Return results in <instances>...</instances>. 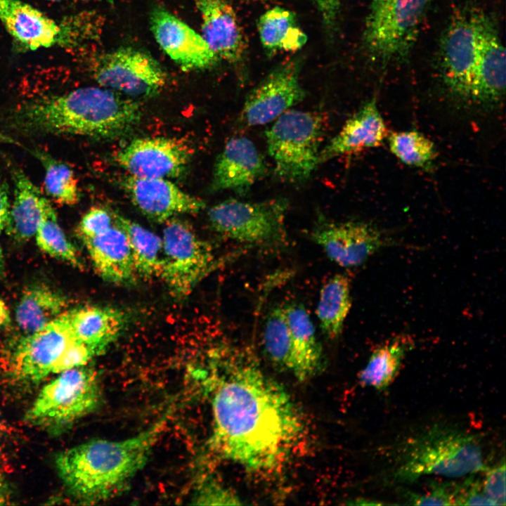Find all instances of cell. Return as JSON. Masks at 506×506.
<instances>
[{
	"instance_id": "obj_1",
	"label": "cell",
	"mask_w": 506,
	"mask_h": 506,
	"mask_svg": "<svg viewBox=\"0 0 506 506\" xmlns=\"http://www.w3.org/2000/svg\"><path fill=\"white\" fill-rule=\"evenodd\" d=\"M209 388V453L253 472L280 465L303 429L287 390L242 356L228 359L216 369Z\"/></svg>"
},
{
	"instance_id": "obj_2",
	"label": "cell",
	"mask_w": 506,
	"mask_h": 506,
	"mask_svg": "<svg viewBox=\"0 0 506 506\" xmlns=\"http://www.w3.org/2000/svg\"><path fill=\"white\" fill-rule=\"evenodd\" d=\"M141 115V104L131 98L104 87H83L14 107L3 117L2 125L22 134L112 138L132 129Z\"/></svg>"
},
{
	"instance_id": "obj_3",
	"label": "cell",
	"mask_w": 506,
	"mask_h": 506,
	"mask_svg": "<svg viewBox=\"0 0 506 506\" xmlns=\"http://www.w3.org/2000/svg\"><path fill=\"white\" fill-rule=\"evenodd\" d=\"M174 410L172 405L155 422L132 437L93 439L58 453L56 467L67 491L88 504L121 492L145 466Z\"/></svg>"
},
{
	"instance_id": "obj_4",
	"label": "cell",
	"mask_w": 506,
	"mask_h": 506,
	"mask_svg": "<svg viewBox=\"0 0 506 506\" xmlns=\"http://www.w3.org/2000/svg\"><path fill=\"white\" fill-rule=\"evenodd\" d=\"M487 468L476 436L434 425L405 444L394 476L399 481L430 474L459 478L484 472Z\"/></svg>"
},
{
	"instance_id": "obj_5",
	"label": "cell",
	"mask_w": 506,
	"mask_h": 506,
	"mask_svg": "<svg viewBox=\"0 0 506 506\" xmlns=\"http://www.w3.org/2000/svg\"><path fill=\"white\" fill-rule=\"evenodd\" d=\"M96 371L87 365L60 372L40 390L25 415L30 424L61 432L92 413L101 404Z\"/></svg>"
},
{
	"instance_id": "obj_6",
	"label": "cell",
	"mask_w": 506,
	"mask_h": 506,
	"mask_svg": "<svg viewBox=\"0 0 506 506\" xmlns=\"http://www.w3.org/2000/svg\"><path fill=\"white\" fill-rule=\"evenodd\" d=\"M0 21L24 49L35 51L55 45L75 46L100 36L102 17L83 12L58 24L41 11L20 0H0Z\"/></svg>"
},
{
	"instance_id": "obj_7",
	"label": "cell",
	"mask_w": 506,
	"mask_h": 506,
	"mask_svg": "<svg viewBox=\"0 0 506 506\" xmlns=\"http://www.w3.org/2000/svg\"><path fill=\"white\" fill-rule=\"evenodd\" d=\"M323 124L309 111L290 109L266 131L267 149L277 176L289 183L307 180L318 164Z\"/></svg>"
},
{
	"instance_id": "obj_8",
	"label": "cell",
	"mask_w": 506,
	"mask_h": 506,
	"mask_svg": "<svg viewBox=\"0 0 506 506\" xmlns=\"http://www.w3.org/2000/svg\"><path fill=\"white\" fill-rule=\"evenodd\" d=\"M431 0H371L363 32L370 58L387 63L403 58L415 44Z\"/></svg>"
},
{
	"instance_id": "obj_9",
	"label": "cell",
	"mask_w": 506,
	"mask_h": 506,
	"mask_svg": "<svg viewBox=\"0 0 506 506\" xmlns=\"http://www.w3.org/2000/svg\"><path fill=\"white\" fill-rule=\"evenodd\" d=\"M285 198L262 202L225 200L208 211L211 227L233 240L251 245H276L286 238L285 221L288 209Z\"/></svg>"
},
{
	"instance_id": "obj_10",
	"label": "cell",
	"mask_w": 506,
	"mask_h": 506,
	"mask_svg": "<svg viewBox=\"0 0 506 506\" xmlns=\"http://www.w3.org/2000/svg\"><path fill=\"white\" fill-rule=\"evenodd\" d=\"M165 223L159 277L174 297L183 298L214 268L215 256L186 222L174 217Z\"/></svg>"
},
{
	"instance_id": "obj_11",
	"label": "cell",
	"mask_w": 506,
	"mask_h": 506,
	"mask_svg": "<svg viewBox=\"0 0 506 506\" xmlns=\"http://www.w3.org/2000/svg\"><path fill=\"white\" fill-rule=\"evenodd\" d=\"M72 339L66 310L41 330L22 335L9 346L3 357L6 377L22 386L57 375L60 360Z\"/></svg>"
},
{
	"instance_id": "obj_12",
	"label": "cell",
	"mask_w": 506,
	"mask_h": 506,
	"mask_svg": "<svg viewBox=\"0 0 506 506\" xmlns=\"http://www.w3.org/2000/svg\"><path fill=\"white\" fill-rule=\"evenodd\" d=\"M486 17L476 8H464L452 17L441 38L440 60L443 82L453 94L464 100H469Z\"/></svg>"
},
{
	"instance_id": "obj_13",
	"label": "cell",
	"mask_w": 506,
	"mask_h": 506,
	"mask_svg": "<svg viewBox=\"0 0 506 506\" xmlns=\"http://www.w3.org/2000/svg\"><path fill=\"white\" fill-rule=\"evenodd\" d=\"M92 74L102 86L135 98L159 93L167 76L150 55L131 47H122L98 56Z\"/></svg>"
},
{
	"instance_id": "obj_14",
	"label": "cell",
	"mask_w": 506,
	"mask_h": 506,
	"mask_svg": "<svg viewBox=\"0 0 506 506\" xmlns=\"http://www.w3.org/2000/svg\"><path fill=\"white\" fill-rule=\"evenodd\" d=\"M301 65L299 58L280 63L247 93L242 110L247 126L273 122L304 99L306 93L300 82Z\"/></svg>"
},
{
	"instance_id": "obj_15",
	"label": "cell",
	"mask_w": 506,
	"mask_h": 506,
	"mask_svg": "<svg viewBox=\"0 0 506 506\" xmlns=\"http://www.w3.org/2000/svg\"><path fill=\"white\" fill-rule=\"evenodd\" d=\"M190 157L188 147L174 138H138L116 155L118 164L130 176L138 178H174L185 170Z\"/></svg>"
},
{
	"instance_id": "obj_16",
	"label": "cell",
	"mask_w": 506,
	"mask_h": 506,
	"mask_svg": "<svg viewBox=\"0 0 506 506\" xmlns=\"http://www.w3.org/2000/svg\"><path fill=\"white\" fill-rule=\"evenodd\" d=\"M152 33L161 48L183 70H202L219 60L202 36L161 6L150 14Z\"/></svg>"
},
{
	"instance_id": "obj_17",
	"label": "cell",
	"mask_w": 506,
	"mask_h": 506,
	"mask_svg": "<svg viewBox=\"0 0 506 506\" xmlns=\"http://www.w3.org/2000/svg\"><path fill=\"white\" fill-rule=\"evenodd\" d=\"M311 238L342 267L361 265L383 244L381 234L375 227L353 221L321 219L313 228Z\"/></svg>"
},
{
	"instance_id": "obj_18",
	"label": "cell",
	"mask_w": 506,
	"mask_h": 506,
	"mask_svg": "<svg viewBox=\"0 0 506 506\" xmlns=\"http://www.w3.org/2000/svg\"><path fill=\"white\" fill-rule=\"evenodd\" d=\"M124 188L134 205L148 218L160 223L183 214H197L205 204L164 178L129 176Z\"/></svg>"
},
{
	"instance_id": "obj_19",
	"label": "cell",
	"mask_w": 506,
	"mask_h": 506,
	"mask_svg": "<svg viewBox=\"0 0 506 506\" xmlns=\"http://www.w3.org/2000/svg\"><path fill=\"white\" fill-rule=\"evenodd\" d=\"M266 164L255 144L248 138H231L214 164L212 191L231 190L247 194L267 174Z\"/></svg>"
},
{
	"instance_id": "obj_20",
	"label": "cell",
	"mask_w": 506,
	"mask_h": 506,
	"mask_svg": "<svg viewBox=\"0 0 506 506\" xmlns=\"http://www.w3.org/2000/svg\"><path fill=\"white\" fill-rule=\"evenodd\" d=\"M202 20L205 41L220 60L232 64L243 61L245 36L233 8L226 0H193Z\"/></svg>"
},
{
	"instance_id": "obj_21",
	"label": "cell",
	"mask_w": 506,
	"mask_h": 506,
	"mask_svg": "<svg viewBox=\"0 0 506 506\" xmlns=\"http://www.w3.org/2000/svg\"><path fill=\"white\" fill-rule=\"evenodd\" d=\"M505 89V51L493 21L487 17L483 25L479 57L468 101L484 106L500 100Z\"/></svg>"
},
{
	"instance_id": "obj_22",
	"label": "cell",
	"mask_w": 506,
	"mask_h": 506,
	"mask_svg": "<svg viewBox=\"0 0 506 506\" xmlns=\"http://www.w3.org/2000/svg\"><path fill=\"white\" fill-rule=\"evenodd\" d=\"M387 135L375 98L358 109L338 134L320 150L318 164L335 157L380 145Z\"/></svg>"
},
{
	"instance_id": "obj_23",
	"label": "cell",
	"mask_w": 506,
	"mask_h": 506,
	"mask_svg": "<svg viewBox=\"0 0 506 506\" xmlns=\"http://www.w3.org/2000/svg\"><path fill=\"white\" fill-rule=\"evenodd\" d=\"M91 262L100 277L117 284H129L135 280L133 258L126 235L113 225L104 233L92 238H81Z\"/></svg>"
},
{
	"instance_id": "obj_24",
	"label": "cell",
	"mask_w": 506,
	"mask_h": 506,
	"mask_svg": "<svg viewBox=\"0 0 506 506\" xmlns=\"http://www.w3.org/2000/svg\"><path fill=\"white\" fill-rule=\"evenodd\" d=\"M68 326L73 339L100 354L122 332L124 315L117 309L86 306L67 310Z\"/></svg>"
},
{
	"instance_id": "obj_25",
	"label": "cell",
	"mask_w": 506,
	"mask_h": 506,
	"mask_svg": "<svg viewBox=\"0 0 506 506\" xmlns=\"http://www.w3.org/2000/svg\"><path fill=\"white\" fill-rule=\"evenodd\" d=\"M289 325L293 363L291 373L299 380L304 381L314 377L324 364L323 348L316 336L312 320L300 304L284 306Z\"/></svg>"
},
{
	"instance_id": "obj_26",
	"label": "cell",
	"mask_w": 506,
	"mask_h": 506,
	"mask_svg": "<svg viewBox=\"0 0 506 506\" xmlns=\"http://www.w3.org/2000/svg\"><path fill=\"white\" fill-rule=\"evenodd\" d=\"M11 170L13 200L4 231L18 242H24L34 237L41 216L44 196L22 169L13 167Z\"/></svg>"
},
{
	"instance_id": "obj_27",
	"label": "cell",
	"mask_w": 506,
	"mask_h": 506,
	"mask_svg": "<svg viewBox=\"0 0 506 506\" xmlns=\"http://www.w3.org/2000/svg\"><path fill=\"white\" fill-rule=\"evenodd\" d=\"M67 301L51 287L37 284L22 293L15 311V320L23 335L41 330L67 309Z\"/></svg>"
},
{
	"instance_id": "obj_28",
	"label": "cell",
	"mask_w": 506,
	"mask_h": 506,
	"mask_svg": "<svg viewBox=\"0 0 506 506\" xmlns=\"http://www.w3.org/2000/svg\"><path fill=\"white\" fill-rule=\"evenodd\" d=\"M257 30L261 44L269 55L298 51L308 39L294 13L280 6L267 10L259 17Z\"/></svg>"
},
{
	"instance_id": "obj_29",
	"label": "cell",
	"mask_w": 506,
	"mask_h": 506,
	"mask_svg": "<svg viewBox=\"0 0 506 506\" xmlns=\"http://www.w3.org/2000/svg\"><path fill=\"white\" fill-rule=\"evenodd\" d=\"M351 306L349 278L336 274L323 285L316 311L322 332L328 339L340 335Z\"/></svg>"
},
{
	"instance_id": "obj_30",
	"label": "cell",
	"mask_w": 506,
	"mask_h": 506,
	"mask_svg": "<svg viewBox=\"0 0 506 506\" xmlns=\"http://www.w3.org/2000/svg\"><path fill=\"white\" fill-rule=\"evenodd\" d=\"M115 221L126 235L136 277L149 279L159 276L162 254V238L138 223L119 214L115 215Z\"/></svg>"
},
{
	"instance_id": "obj_31",
	"label": "cell",
	"mask_w": 506,
	"mask_h": 506,
	"mask_svg": "<svg viewBox=\"0 0 506 506\" xmlns=\"http://www.w3.org/2000/svg\"><path fill=\"white\" fill-rule=\"evenodd\" d=\"M39 248L51 257L72 267L83 268L79 254L61 228L56 213L50 202L44 197L40 221L34 235Z\"/></svg>"
},
{
	"instance_id": "obj_32",
	"label": "cell",
	"mask_w": 506,
	"mask_h": 506,
	"mask_svg": "<svg viewBox=\"0 0 506 506\" xmlns=\"http://www.w3.org/2000/svg\"><path fill=\"white\" fill-rule=\"evenodd\" d=\"M406 350V343L401 339L377 348L358 375L361 384L379 391L387 389L398 375Z\"/></svg>"
},
{
	"instance_id": "obj_33",
	"label": "cell",
	"mask_w": 506,
	"mask_h": 506,
	"mask_svg": "<svg viewBox=\"0 0 506 506\" xmlns=\"http://www.w3.org/2000/svg\"><path fill=\"white\" fill-rule=\"evenodd\" d=\"M41 162L44 169L46 193L57 203L74 205L79 195L78 181L73 170L65 163L37 148H27Z\"/></svg>"
},
{
	"instance_id": "obj_34",
	"label": "cell",
	"mask_w": 506,
	"mask_h": 506,
	"mask_svg": "<svg viewBox=\"0 0 506 506\" xmlns=\"http://www.w3.org/2000/svg\"><path fill=\"white\" fill-rule=\"evenodd\" d=\"M264 352L275 367L292 372V344L284 306H275L267 314L262 337Z\"/></svg>"
},
{
	"instance_id": "obj_35",
	"label": "cell",
	"mask_w": 506,
	"mask_h": 506,
	"mask_svg": "<svg viewBox=\"0 0 506 506\" xmlns=\"http://www.w3.org/2000/svg\"><path fill=\"white\" fill-rule=\"evenodd\" d=\"M389 145L396 157L411 167L427 168L436 157L434 143L416 131L392 133L389 137Z\"/></svg>"
},
{
	"instance_id": "obj_36",
	"label": "cell",
	"mask_w": 506,
	"mask_h": 506,
	"mask_svg": "<svg viewBox=\"0 0 506 506\" xmlns=\"http://www.w3.org/2000/svg\"><path fill=\"white\" fill-rule=\"evenodd\" d=\"M191 504L203 505H241L235 493L214 478L206 477L195 488Z\"/></svg>"
},
{
	"instance_id": "obj_37",
	"label": "cell",
	"mask_w": 506,
	"mask_h": 506,
	"mask_svg": "<svg viewBox=\"0 0 506 506\" xmlns=\"http://www.w3.org/2000/svg\"><path fill=\"white\" fill-rule=\"evenodd\" d=\"M461 483L447 482L433 485L427 493L420 495L409 492L407 500L415 505H456Z\"/></svg>"
},
{
	"instance_id": "obj_38",
	"label": "cell",
	"mask_w": 506,
	"mask_h": 506,
	"mask_svg": "<svg viewBox=\"0 0 506 506\" xmlns=\"http://www.w3.org/2000/svg\"><path fill=\"white\" fill-rule=\"evenodd\" d=\"M481 482L482 491L493 505H505V462L503 459L493 467H488Z\"/></svg>"
},
{
	"instance_id": "obj_39",
	"label": "cell",
	"mask_w": 506,
	"mask_h": 506,
	"mask_svg": "<svg viewBox=\"0 0 506 506\" xmlns=\"http://www.w3.org/2000/svg\"><path fill=\"white\" fill-rule=\"evenodd\" d=\"M112 219V216L105 209L91 208L79 223L78 233L80 238H92L104 233L113 226Z\"/></svg>"
},
{
	"instance_id": "obj_40",
	"label": "cell",
	"mask_w": 506,
	"mask_h": 506,
	"mask_svg": "<svg viewBox=\"0 0 506 506\" xmlns=\"http://www.w3.org/2000/svg\"><path fill=\"white\" fill-rule=\"evenodd\" d=\"M456 505H493L484 495L480 479H475L474 474L467 476L461 482Z\"/></svg>"
},
{
	"instance_id": "obj_41",
	"label": "cell",
	"mask_w": 506,
	"mask_h": 506,
	"mask_svg": "<svg viewBox=\"0 0 506 506\" xmlns=\"http://www.w3.org/2000/svg\"><path fill=\"white\" fill-rule=\"evenodd\" d=\"M320 15L323 27L331 39L337 33L342 0H311Z\"/></svg>"
},
{
	"instance_id": "obj_42",
	"label": "cell",
	"mask_w": 506,
	"mask_h": 506,
	"mask_svg": "<svg viewBox=\"0 0 506 506\" xmlns=\"http://www.w3.org/2000/svg\"><path fill=\"white\" fill-rule=\"evenodd\" d=\"M10 207L8 184L6 180L0 178V234L4 231Z\"/></svg>"
},
{
	"instance_id": "obj_43",
	"label": "cell",
	"mask_w": 506,
	"mask_h": 506,
	"mask_svg": "<svg viewBox=\"0 0 506 506\" xmlns=\"http://www.w3.org/2000/svg\"><path fill=\"white\" fill-rule=\"evenodd\" d=\"M11 322V312L6 304L0 299V329L9 326Z\"/></svg>"
},
{
	"instance_id": "obj_44",
	"label": "cell",
	"mask_w": 506,
	"mask_h": 506,
	"mask_svg": "<svg viewBox=\"0 0 506 506\" xmlns=\"http://www.w3.org/2000/svg\"><path fill=\"white\" fill-rule=\"evenodd\" d=\"M11 491L2 478L0 477V505L11 504Z\"/></svg>"
},
{
	"instance_id": "obj_45",
	"label": "cell",
	"mask_w": 506,
	"mask_h": 506,
	"mask_svg": "<svg viewBox=\"0 0 506 506\" xmlns=\"http://www.w3.org/2000/svg\"><path fill=\"white\" fill-rule=\"evenodd\" d=\"M5 261L3 254V251L0 245V278L5 277Z\"/></svg>"
},
{
	"instance_id": "obj_46",
	"label": "cell",
	"mask_w": 506,
	"mask_h": 506,
	"mask_svg": "<svg viewBox=\"0 0 506 506\" xmlns=\"http://www.w3.org/2000/svg\"><path fill=\"white\" fill-rule=\"evenodd\" d=\"M1 431H2V429H1V424H0V438H1Z\"/></svg>"
},
{
	"instance_id": "obj_47",
	"label": "cell",
	"mask_w": 506,
	"mask_h": 506,
	"mask_svg": "<svg viewBox=\"0 0 506 506\" xmlns=\"http://www.w3.org/2000/svg\"><path fill=\"white\" fill-rule=\"evenodd\" d=\"M47 1H60V0H47Z\"/></svg>"
},
{
	"instance_id": "obj_48",
	"label": "cell",
	"mask_w": 506,
	"mask_h": 506,
	"mask_svg": "<svg viewBox=\"0 0 506 506\" xmlns=\"http://www.w3.org/2000/svg\"><path fill=\"white\" fill-rule=\"evenodd\" d=\"M257 1H268V0H257Z\"/></svg>"
},
{
	"instance_id": "obj_49",
	"label": "cell",
	"mask_w": 506,
	"mask_h": 506,
	"mask_svg": "<svg viewBox=\"0 0 506 506\" xmlns=\"http://www.w3.org/2000/svg\"><path fill=\"white\" fill-rule=\"evenodd\" d=\"M94 1H103V0H94Z\"/></svg>"
}]
</instances>
